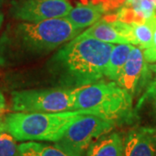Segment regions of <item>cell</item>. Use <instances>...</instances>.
I'll use <instances>...</instances> for the list:
<instances>
[{
    "mask_svg": "<svg viewBox=\"0 0 156 156\" xmlns=\"http://www.w3.org/2000/svg\"><path fill=\"white\" fill-rule=\"evenodd\" d=\"M83 31L66 17L10 23L0 37V65L18 67L44 58Z\"/></svg>",
    "mask_w": 156,
    "mask_h": 156,
    "instance_id": "1",
    "label": "cell"
},
{
    "mask_svg": "<svg viewBox=\"0 0 156 156\" xmlns=\"http://www.w3.org/2000/svg\"><path fill=\"white\" fill-rule=\"evenodd\" d=\"M115 44L85 33L62 45L46 62V71L56 87L76 89L95 83L105 76Z\"/></svg>",
    "mask_w": 156,
    "mask_h": 156,
    "instance_id": "2",
    "label": "cell"
},
{
    "mask_svg": "<svg viewBox=\"0 0 156 156\" xmlns=\"http://www.w3.org/2000/svg\"><path fill=\"white\" fill-rule=\"evenodd\" d=\"M74 110L92 115L115 125L134 120L133 95L116 82L98 81L76 88Z\"/></svg>",
    "mask_w": 156,
    "mask_h": 156,
    "instance_id": "3",
    "label": "cell"
},
{
    "mask_svg": "<svg viewBox=\"0 0 156 156\" xmlns=\"http://www.w3.org/2000/svg\"><path fill=\"white\" fill-rule=\"evenodd\" d=\"M80 110L39 113L15 112L4 120L7 132L17 141H52L61 139L67 129L84 115Z\"/></svg>",
    "mask_w": 156,
    "mask_h": 156,
    "instance_id": "4",
    "label": "cell"
},
{
    "mask_svg": "<svg viewBox=\"0 0 156 156\" xmlns=\"http://www.w3.org/2000/svg\"><path fill=\"white\" fill-rule=\"evenodd\" d=\"M76 89L46 88L16 90L11 92V109L15 112L56 113L72 111Z\"/></svg>",
    "mask_w": 156,
    "mask_h": 156,
    "instance_id": "5",
    "label": "cell"
},
{
    "mask_svg": "<svg viewBox=\"0 0 156 156\" xmlns=\"http://www.w3.org/2000/svg\"><path fill=\"white\" fill-rule=\"evenodd\" d=\"M115 127V123L101 117L84 115L68 128L55 146L69 156H84L95 140L111 132Z\"/></svg>",
    "mask_w": 156,
    "mask_h": 156,
    "instance_id": "6",
    "label": "cell"
},
{
    "mask_svg": "<svg viewBox=\"0 0 156 156\" xmlns=\"http://www.w3.org/2000/svg\"><path fill=\"white\" fill-rule=\"evenodd\" d=\"M72 8L67 0H12L9 14L17 21L40 22L66 17Z\"/></svg>",
    "mask_w": 156,
    "mask_h": 156,
    "instance_id": "7",
    "label": "cell"
},
{
    "mask_svg": "<svg viewBox=\"0 0 156 156\" xmlns=\"http://www.w3.org/2000/svg\"><path fill=\"white\" fill-rule=\"evenodd\" d=\"M124 156H156V128L130 129L123 138Z\"/></svg>",
    "mask_w": 156,
    "mask_h": 156,
    "instance_id": "8",
    "label": "cell"
},
{
    "mask_svg": "<svg viewBox=\"0 0 156 156\" xmlns=\"http://www.w3.org/2000/svg\"><path fill=\"white\" fill-rule=\"evenodd\" d=\"M147 71V62L142 49L134 46L116 83L133 95L141 79L146 77Z\"/></svg>",
    "mask_w": 156,
    "mask_h": 156,
    "instance_id": "9",
    "label": "cell"
},
{
    "mask_svg": "<svg viewBox=\"0 0 156 156\" xmlns=\"http://www.w3.org/2000/svg\"><path fill=\"white\" fill-rule=\"evenodd\" d=\"M106 12V6L103 4L86 2L72 8L65 17L74 26L83 30L101 20Z\"/></svg>",
    "mask_w": 156,
    "mask_h": 156,
    "instance_id": "10",
    "label": "cell"
},
{
    "mask_svg": "<svg viewBox=\"0 0 156 156\" xmlns=\"http://www.w3.org/2000/svg\"><path fill=\"white\" fill-rule=\"evenodd\" d=\"M84 156H124L123 137L117 132L103 134L89 146Z\"/></svg>",
    "mask_w": 156,
    "mask_h": 156,
    "instance_id": "11",
    "label": "cell"
},
{
    "mask_svg": "<svg viewBox=\"0 0 156 156\" xmlns=\"http://www.w3.org/2000/svg\"><path fill=\"white\" fill-rule=\"evenodd\" d=\"M83 33L108 44H129L111 20L104 17L91 25Z\"/></svg>",
    "mask_w": 156,
    "mask_h": 156,
    "instance_id": "12",
    "label": "cell"
},
{
    "mask_svg": "<svg viewBox=\"0 0 156 156\" xmlns=\"http://www.w3.org/2000/svg\"><path fill=\"white\" fill-rule=\"evenodd\" d=\"M134 47V45L131 44H119L118 45H115L110 53L106 68L105 76L108 79L116 82Z\"/></svg>",
    "mask_w": 156,
    "mask_h": 156,
    "instance_id": "13",
    "label": "cell"
},
{
    "mask_svg": "<svg viewBox=\"0 0 156 156\" xmlns=\"http://www.w3.org/2000/svg\"><path fill=\"white\" fill-rule=\"evenodd\" d=\"M135 40V45L142 50L147 49L151 45L153 37L156 30V15L142 22L131 23Z\"/></svg>",
    "mask_w": 156,
    "mask_h": 156,
    "instance_id": "14",
    "label": "cell"
},
{
    "mask_svg": "<svg viewBox=\"0 0 156 156\" xmlns=\"http://www.w3.org/2000/svg\"><path fill=\"white\" fill-rule=\"evenodd\" d=\"M20 156H69L56 146L37 141L23 142L18 145Z\"/></svg>",
    "mask_w": 156,
    "mask_h": 156,
    "instance_id": "15",
    "label": "cell"
},
{
    "mask_svg": "<svg viewBox=\"0 0 156 156\" xmlns=\"http://www.w3.org/2000/svg\"><path fill=\"white\" fill-rule=\"evenodd\" d=\"M16 141L9 132L0 133V156H20Z\"/></svg>",
    "mask_w": 156,
    "mask_h": 156,
    "instance_id": "16",
    "label": "cell"
},
{
    "mask_svg": "<svg viewBox=\"0 0 156 156\" xmlns=\"http://www.w3.org/2000/svg\"><path fill=\"white\" fill-rule=\"evenodd\" d=\"M144 58L147 62H156V30L153 37L151 45L143 51Z\"/></svg>",
    "mask_w": 156,
    "mask_h": 156,
    "instance_id": "17",
    "label": "cell"
},
{
    "mask_svg": "<svg viewBox=\"0 0 156 156\" xmlns=\"http://www.w3.org/2000/svg\"><path fill=\"white\" fill-rule=\"evenodd\" d=\"M134 0H108V11L120 9L125 5H129Z\"/></svg>",
    "mask_w": 156,
    "mask_h": 156,
    "instance_id": "18",
    "label": "cell"
},
{
    "mask_svg": "<svg viewBox=\"0 0 156 156\" xmlns=\"http://www.w3.org/2000/svg\"><path fill=\"white\" fill-rule=\"evenodd\" d=\"M150 69L155 74V76H154V82L151 83L150 87H149V89L147 90V95H152V96H154V97H155L156 98V65H151Z\"/></svg>",
    "mask_w": 156,
    "mask_h": 156,
    "instance_id": "19",
    "label": "cell"
},
{
    "mask_svg": "<svg viewBox=\"0 0 156 156\" xmlns=\"http://www.w3.org/2000/svg\"><path fill=\"white\" fill-rule=\"evenodd\" d=\"M5 98L3 93H2L1 90H0V108H1V109H5Z\"/></svg>",
    "mask_w": 156,
    "mask_h": 156,
    "instance_id": "20",
    "label": "cell"
},
{
    "mask_svg": "<svg viewBox=\"0 0 156 156\" xmlns=\"http://www.w3.org/2000/svg\"><path fill=\"white\" fill-rule=\"evenodd\" d=\"M4 19H5L4 14H3L2 11H0V30L2 28V25H3V23H4Z\"/></svg>",
    "mask_w": 156,
    "mask_h": 156,
    "instance_id": "21",
    "label": "cell"
},
{
    "mask_svg": "<svg viewBox=\"0 0 156 156\" xmlns=\"http://www.w3.org/2000/svg\"><path fill=\"white\" fill-rule=\"evenodd\" d=\"M150 1L153 3V4H154V5L155 6V8H156V0H150Z\"/></svg>",
    "mask_w": 156,
    "mask_h": 156,
    "instance_id": "22",
    "label": "cell"
},
{
    "mask_svg": "<svg viewBox=\"0 0 156 156\" xmlns=\"http://www.w3.org/2000/svg\"><path fill=\"white\" fill-rule=\"evenodd\" d=\"M5 0H0V6H2V5L5 3Z\"/></svg>",
    "mask_w": 156,
    "mask_h": 156,
    "instance_id": "23",
    "label": "cell"
},
{
    "mask_svg": "<svg viewBox=\"0 0 156 156\" xmlns=\"http://www.w3.org/2000/svg\"><path fill=\"white\" fill-rule=\"evenodd\" d=\"M4 111H5V109H1V108H0V115H2V113H3Z\"/></svg>",
    "mask_w": 156,
    "mask_h": 156,
    "instance_id": "24",
    "label": "cell"
},
{
    "mask_svg": "<svg viewBox=\"0 0 156 156\" xmlns=\"http://www.w3.org/2000/svg\"><path fill=\"white\" fill-rule=\"evenodd\" d=\"M155 99H156V98H155Z\"/></svg>",
    "mask_w": 156,
    "mask_h": 156,
    "instance_id": "25",
    "label": "cell"
}]
</instances>
